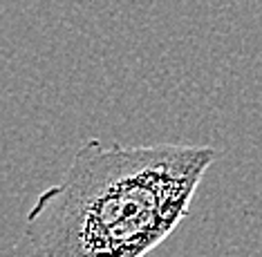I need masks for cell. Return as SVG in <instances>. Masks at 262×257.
Segmentation results:
<instances>
[{
	"mask_svg": "<svg viewBox=\"0 0 262 257\" xmlns=\"http://www.w3.org/2000/svg\"><path fill=\"white\" fill-rule=\"evenodd\" d=\"M211 146H121L88 139L65 177L25 217L32 257H146L180 228L206 170Z\"/></svg>",
	"mask_w": 262,
	"mask_h": 257,
	"instance_id": "cell-1",
	"label": "cell"
}]
</instances>
